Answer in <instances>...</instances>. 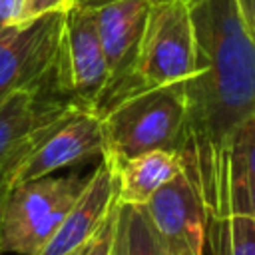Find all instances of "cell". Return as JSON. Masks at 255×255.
Listing matches in <instances>:
<instances>
[{
  "instance_id": "1",
  "label": "cell",
  "mask_w": 255,
  "mask_h": 255,
  "mask_svg": "<svg viewBox=\"0 0 255 255\" xmlns=\"http://www.w3.org/2000/svg\"><path fill=\"white\" fill-rule=\"evenodd\" d=\"M195 30V74L185 82L187 118L177 147L199 195L213 179L231 131L255 114V40L235 0H187Z\"/></svg>"
},
{
  "instance_id": "2",
  "label": "cell",
  "mask_w": 255,
  "mask_h": 255,
  "mask_svg": "<svg viewBox=\"0 0 255 255\" xmlns=\"http://www.w3.org/2000/svg\"><path fill=\"white\" fill-rule=\"evenodd\" d=\"M195 74V30L187 0H151L131 70L106 108L145 90L183 84Z\"/></svg>"
},
{
  "instance_id": "3",
  "label": "cell",
  "mask_w": 255,
  "mask_h": 255,
  "mask_svg": "<svg viewBox=\"0 0 255 255\" xmlns=\"http://www.w3.org/2000/svg\"><path fill=\"white\" fill-rule=\"evenodd\" d=\"M100 118L102 157L112 163L153 149L177 151L187 118L185 82L129 96Z\"/></svg>"
},
{
  "instance_id": "4",
  "label": "cell",
  "mask_w": 255,
  "mask_h": 255,
  "mask_svg": "<svg viewBox=\"0 0 255 255\" xmlns=\"http://www.w3.org/2000/svg\"><path fill=\"white\" fill-rule=\"evenodd\" d=\"M66 12L0 28V102L14 92L66 98L64 90Z\"/></svg>"
},
{
  "instance_id": "5",
  "label": "cell",
  "mask_w": 255,
  "mask_h": 255,
  "mask_svg": "<svg viewBox=\"0 0 255 255\" xmlns=\"http://www.w3.org/2000/svg\"><path fill=\"white\" fill-rule=\"evenodd\" d=\"M88 175H46L12 185L2 209V251L36 255L56 233Z\"/></svg>"
},
{
  "instance_id": "6",
  "label": "cell",
  "mask_w": 255,
  "mask_h": 255,
  "mask_svg": "<svg viewBox=\"0 0 255 255\" xmlns=\"http://www.w3.org/2000/svg\"><path fill=\"white\" fill-rule=\"evenodd\" d=\"M104 153L102 118L88 108L74 106L66 116L54 122L42 137L8 169V185H18L78 163H86Z\"/></svg>"
},
{
  "instance_id": "7",
  "label": "cell",
  "mask_w": 255,
  "mask_h": 255,
  "mask_svg": "<svg viewBox=\"0 0 255 255\" xmlns=\"http://www.w3.org/2000/svg\"><path fill=\"white\" fill-rule=\"evenodd\" d=\"M199 201L205 217H255V114L231 131L223 159Z\"/></svg>"
},
{
  "instance_id": "8",
  "label": "cell",
  "mask_w": 255,
  "mask_h": 255,
  "mask_svg": "<svg viewBox=\"0 0 255 255\" xmlns=\"http://www.w3.org/2000/svg\"><path fill=\"white\" fill-rule=\"evenodd\" d=\"M62 70L68 100L82 108L96 110L108 84V64L94 10L70 8L66 12Z\"/></svg>"
},
{
  "instance_id": "9",
  "label": "cell",
  "mask_w": 255,
  "mask_h": 255,
  "mask_svg": "<svg viewBox=\"0 0 255 255\" xmlns=\"http://www.w3.org/2000/svg\"><path fill=\"white\" fill-rule=\"evenodd\" d=\"M141 207L167 255H203L205 211L183 171L157 189Z\"/></svg>"
},
{
  "instance_id": "10",
  "label": "cell",
  "mask_w": 255,
  "mask_h": 255,
  "mask_svg": "<svg viewBox=\"0 0 255 255\" xmlns=\"http://www.w3.org/2000/svg\"><path fill=\"white\" fill-rule=\"evenodd\" d=\"M149 8L151 0H116L94 10L102 50L108 64V84L94 110L98 116L131 70Z\"/></svg>"
},
{
  "instance_id": "11",
  "label": "cell",
  "mask_w": 255,
  "mask_h": 255,
  "mask_svg": "<svg viewBox=\"0 0 255 255\" xmlns=\"http://www.w3.org/2000/svg\"><path fill=\"white\" fill-rule=\"evenodd\" d=\"M74 106L78 104L66 98L24 90L6 96L0 102V171L16 163Z\"/></svg>"
},
{
  "instance_id": "12",
  "label": "cell",
  "mask_w": 255,
  "mask_h": 255,
  "mask_svg": "<svg viewBox=\"0 0 255 255\" xmlns=\"http://www.w3.org/2000/svg\"><path fill=\"white\" fill-rule=\"evenodd\" d=\"M118 181L114 165L100 157L98 167L88 175V181L52 239L36 255H72L80 251L106 221L116 203Z\"/></svg>"
},
{
  "instance_id": "13",
  "label": "cell",
  "mask_w": 255,
  "mask_h": 255,
  "mask_svg": "<svg viewBox=\"0 0 255 255\" xmlns=\"http://www.w3.org/2000/svg\"><path fill=\"white\" fill-rule=\"evenodd\" d=\"M112 165L118 181L116 199L124 205H145L157 189L183 171L179 153L171 149L145 151Z\"/></svg>"
},
{
  "instance_id": "14",
  "label": "cell",
  "mask_w": 255,
  "mask_h": 255,
  "mask_svg": "<svg viewBox=\"0 0 255 255\" xmlns=\"http://www.w3.org/2000/svg\"><path fill=\"white\" fill-rule=\"evenodd\" d=\"M203 255H255V217H205Z\"/></svg>"
},
{
  "instance_id": "15",
  "label": "cell",
  "mask_w": 255,
  "mask_h": 255,
  "mask_svg": "<svg viewBox=\"0 0 255 255\" xmlns=\"http://www.w3.org/2000/svg\"><path fill=\"white\" fill-rule=\"evenodd\" d=\"M118 219L126 255H167L141 205H124L118 201Z\"/></svg>"
},
{
  "instance_id": "16",
  "label": "cell",
  "mask_w": 255,
  "mask_h": 255,
  "mask_svg": "<svg viewBox=\"0 0 255 255\" xmlns=\"http://www.w3.org/2000/svg\"><path fill=\"white\" fill-rule=\"evenodd\" d=\"M116 223H118V199H116L112 211L108 213L106 221L92 235V239L78 251V255H112L114 237H116Z\"/></svg>"
},
{
  "instance_id": "17",
  "label": "cell",
  "mask_w": 255,
  "mask_h": 255,
  "mask_svg": "<svg viewBox=\"0 0 255 255\" xmlns=\"http://www.w3.org/2000/svg\"><path fill=\"white\" fill-rule=\"evenodd\" d=\"M72 8V0H24L20 22L40 18L52 12H68Z\"/></svg>"
},
{
  "instance_id": "18",
  "label": "cell",
  "mask_w": 255,
  "mask_h": 255,
  "mask_svg": "<svg viewBox=\"0 0 255 255\" xmlns=\"http://www.w3.org/2000/svg\"><path fill=\"white\" fill-rule=\"evenodd\" d=\"M24 0H0V28L20 22Z\"/></svg>"
},
{
  "instance_id": "19",
  "label": "cell",
  "mask_w": 255,
  "mask_h": 255,
  "mask_svg": "<svg viewBox=\"0 0 255 255\" xmlns=\"http://www.w3.org/2000/svg\"><path fill=\"white\" fill-rule=\"evenodd\" d=\"M235 2H237L241 20H243L247 32L255 40V0H235Z\"/></svg>"
},
{
  "instance_id": "20",
  "label": "cell",
  "mask_w": 255,
  "mask_h": 255,
  "mask_svg": "<svg viewBox=\"0 0 255 255\" xmlns=\"http://www.w3.org/2000/svg\"><path fill=\"white\" fill-rule=\"evenodd\" d=\"M8 189H10V185L6 181V175H4V171H0V255H4V251H2V209H4Z\"/></svg>"
},
{
  "instance_id": "21",
  "label": "cell",
  "mask_w": 255,
  "mask_h": 255,
  "mask_svg": "<svg viewBox=\"0 0 255 255\" xmlns=\"http://www.w3.org/2000/svg\"><path fill=\"white\" fill-rule=\"evenodd\" d=\"M116 0H72V8H78V10H98L106 4H112Z\"/></svg>"
},
{
  "instance_id": "22",
  "label": "cell",
  "mask_w": 255,
  "mask_h": 255,
  "mask_svg": "<svg viewBox=\"0 0 255 255\" xmlns=\"http://www.w3.org/2000/svg\"><path fill=\"white\" fill-rule=\"evenodd\" d=\"M112 255H126L124 251V237H122V227H120V219L116 223V237H114V249Z\"/></svg>"
},
{
  "instance_id": "23",
  "label": "cell",
  "mask_w": 255,
  "mask_h": 255,
  "mask_svg": "<svg viewBox=\"0 0 255 255\" xmlns=\"http://www.w3.org/2000/svg\"><path fill=\"white\" fill-rule=\"evenodd\" d=\"M72 255H78V251H76V253H72Z\"/></svg>"
}]
</instances>
